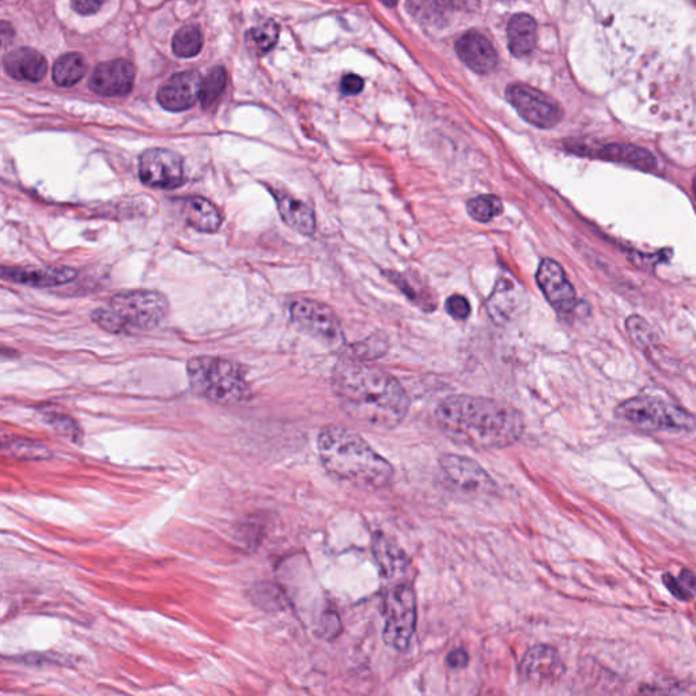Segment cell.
<instances>
[{
    "instance_id": "6da1fadb",
    "label": "cell",
    "mask_w": 696,
    "mask_h": 696,
    "mask_svg": "<svg viewBox=\"0 0 696 696\" xmlns=\"http://www.w3.org/2000/svg\"><path fill=\"white\" fill-rule=\"evenodd\" d=\"M332 388L343 411L360 426L392 430L406 419L410 399L387 371L355 360L338 363Z\"/></svg>"
},
{
    "instance_id": "7a4b0ae2",
    "label": "cell",
    "mask_w": 696,
    "mask_h": 696,
    "mask_svg": "<svg viewBox=\"0 0 696 696\" xmlns=\"http://www.w3.org/2000/svg\"><path fill=\"white\" fill-rule=\"evenodd\" d=\"M435 421L454 442L478 451L514 445L524 432L523 415L509 404L479 396H451L438 404Z\"/></svg>"
},
{
    "instance_id": "3957f363",
    "label": "cell",
    "mask_w": 696,
    "mask_h": 696,
    "mask_svg": "<svg viewBox=\"0 0 696 696\" xmlns=\"http://www.w3.org/2000/svg\"><path fill=\"white\" fill-rule=\"evenodd\" d=\"M317 448L327 473L352 486L381 490L395 478L392 464L348 427H324Z\"/></svg>"
},
{
    "instance_id": "277c9868",
    "label": "cell",
    "mask_w": 696,
    "mask_h": 696,
    "mask_svg": "<svg viewBox=\"0 0 696 696\" xmlns=\"http://www.w3.org/2000/svg\"><path fill=\"white\" fill-rule=\"evenodd\" d=\"M169 301L152 290H127L115 294L107 306L91 313V320L110 334H140L163 323Z\"/></svg>"
},
{
    "instance_id": "5b68a950",
    "label": "cell",
    "mask_w": 696,
    "mask_h": 696,
    "mask_svg": "<svg viewBox=\"0 0 696 696\" xmlns=\"http://www.w3.org/2000/svg\"><path fill=\"white\" fill-rule=\"evenodd\" d=\"M188 377L193 392L213 403L234 406L251 396L243 368L223 358H192L188 362Z\"/></svg>"
},
{
    "instance_id": "8992f818",
    "label": "cell",
    "mask_w": 696,
    "mask_h": 696,
    "mask_svg": "<svg viewBox=\"0 0 696 696\" xmlns=\"http://www.w3.org/2000/svg\"><path fill=\"white\" fill-rule=\"evenodd\" d=\"M617 415L646 431H689L696 421L675 404L654 398H634L620 404Z\"/></svg>"
},
{
    "instance_id": "52a82bcc",
    "label": "cell",
    "mask_w": 696,
    "mask_h": 696,
    "mask_svg": "<svg viewBox=\"0 0 696 696\" xmlns=\"http://www.w3.org/2000/svg\"><path fill=\"white\" fill-rule=\"evenodd\" d=\"M417 596L406 582L395 585L384 597V642L390 648L406 651L417 628Z\"/></svg>"
},
{
    "instance_id": "ba28073f",
    "label": "cell",
    "mask_w": 696,
    "mask_h": 696,
    "mask_svg": "<svg viewBox=\"0 0 696 696\" xmlns=\"http://www.w3.org/2000/svg\"><path fill=\"white\" fill-rule=\"evenodd\" d=\"M290 316L296 328L329 348L345 340L339 318L332 307L316 299L301 298L291 304Z\"/></svg>"
},
{
    "instance_id": "9c48e42d",
    "label": "cell",
    "mask_w": 696,
    "mask_h": 696,
    "mask_svg": "<svg viewBox=\"0 0 696 696\" xmlns=\"http://www.w3.org/2000/svg\"><path fill=\"white\" fill-rule=\"evenodd\" d=\"M506 99L524 120L537 129H554L562 121V107L556 99L532 86L513 83L507 86Z\"/></svg>"
},
{
    "instance_id": "30bf717a",
    "label": "cell",
    "mask_w": 696,
    "mask_h": 696,
    "mask_svg": "<svg viewBox=\"0 0 696 696\" xmlns=\"http://www.w3.org/2000/svg\"><path fill=\"white\" fill-rule=\"evenodd\" d=\"M140 177L155 190H176L187 182L182 155L168 149L146 150L140 160Z\"/></svg>"
},
{
    "instance_id": "8fae6325",
    "label": "cell",
    "mask_w": 696,
    "mask_h": 696,
    "mask_svg": "<svg viewBox=\"0 0 696 696\" xmlns=\"http://www.w3.org/2000/svg\"><path fill=\"white\" fill-rule=\"evenodd\" d=\"M440 465L446 479L460 490L479 495L495 493L496 484L493 478L475 460L449 453L441 457Z\"/></svg>"
},
{
    "instance_id": "7c38bea8",
    "label": "cell",
    "mask_w": 696,
    "mask_h": 696,
    "mask_svg": "<svg viewBox=\"0 0 696 696\" xmlns=\"http://www.w3.org/2000/svg\"><path fill=\"white\" fill-rule=\"evenodd\" d=\"M568 151L578 155H589L600 160L611 161V162L625 163L639 171H650L657 168V160L649 150L634 144L611 143L596 149L587 141L570 140L565 141Z\"/></svg>"
},
{
    "instance_id": "4fadbf2b",
    "label": "cell",
    "mask_w": 696,
    "mask_h": 696,
    "mask_svg": "<svg viewBox=\"0 0 696 696\" xmlns=\"http://www.w3.org/2000/svg\"><path fill=\"white\" fill-rule=\"evenodd\" d=\"M565 673V665L556 649L548 645H536L529 649L520 664V676L532 686H548L556 683Z\"/></svg>"
},
{
    "instance_id": "5bb4252c",
    "label": "cell",
    "mask_w": 696,
    "mask_h": 696,
    "mask_svg": "<svg viewBox=\"0 0 696 696\" xmlns=\"http://www.w3.org/2000/svg\"><path fill=\"white\" fill-rule=\"evenodd\" d=\"M537 285L551 306L560 313H571L577 305V294L565 271L556 260L543 259L536 274Z\"/></svg>"
},
{
    "instance_id": "9a60e30c",
    "label": "cell",
    "mask_w": 696,
    "mask_h": 696,
    "mask_svg": "<svg viewBox=\"0 0 696 696\" xmlns=\"http://www.w3.org/2000/svg\"><path fill=\"white\" fill-rule=\"evenodd\" d=\"M202 82L198 71L179 72L161 86L158 102L171 112L190 109L201 99Z\"/></svg>"
},
{
    "instance_id": "2e32d148",
    "label": "cell",
    "mask_w": 696,
    "mask_h": 696,
    "mask_svg": "<svg viewBox=\"0 0 696 696\" xmlns=\"http://www.w3.org/2000/svg\"><path fill=\"white\" fill-rule=\"evenodd\" d=\"M134 80V66L129 60L116 59L102 63L94 70L90 78V88L101 96H127L132 90Z\"/></svg>"
},
{
    "instance_id": "e0dca14e",
    "label": "cell",
    "mask_w": 696,
    "mask_h": 696,
    "mask_svg": "<svg viewBox=\"0 0 696 696\" xmlns=\"http://www.w3.org/2000/svg\"><path fill=\"white\" fill-rule=\"evenodd\" d=\"M456 52L462 63L478 74H488L498 66V55L493 44L483 35L473 30L457 40Z\"/></svg>"
},
{
    "instance_id": "ac0fdd59",
    "label": "cell",
    "mask_w": 696,
    "mask_h": 696,
    "mask_svg": "<svg viewBox=\"0 0 696 696\" xmlns=\"http://www.w3.org/2000/svg\"><path fill=\"white\" fill-rule=\"evenodd\" d=\"M3 278L33 287H54L66 285L77 276V271L68 267H3Z\"/></svg>"
},
{
    "instance_id": "d6986e66",
    "label": "cell",
    "mask_w": 696,
    "mask_h": 696,
    "mask_svg": "<svg viewBox=\"0 0 696 696\" xmlns=\"http://www.w3.org/2000/svg\"><path fill=\"white\" fill-rule=\"evenodd\" d=\"M5 70L14 79L38 82L47 72V60L32 48H18L5 55Z\"/></svg>"
},
{
    "instance_id": "ffe728a7",
    "label": "cell",
    "mask_w": 696,
    "mask_h": 696,
    "mask_svg": "<svg viewBox=\"0 0 696 696\" xmlns=\"http://www.w3.org/2000/svg\"><path fill=\"white\" fill-rule=\"evenodd\" d=\"M283 222L299 234L313 235L316 232L315 211L309 204L288 193H274Z\"/></svg>"
},
{
    "instance_id": "44dd1931",
    "label": "cell",
    "mask_w": 696,
    "mask_h": 696,
    "mask_svg": "<svg viewBox=\"0 0 696 696\" xmlns=\"http://www.w3.org/2000/svg\"><path fill=\"white\" fill-rule=\"evenodd\" d=\"M185 222L202 233H215L221 227L223 216L215 204L202 196H191L182 202Z\"/></svg>"
},
{
    "instance_id": "7402d4cb",
    "label": "cell",
    "mask_w": 696,
    "mask_h": 696,
    "mask_svg": "<svg viewBox=\"0 0 696 696\" xmlns=\"http://www.w3.org/2000/svg\"><path fill=\"white\" fill-rule=\"evenodd\" d=\"M373 554L384 578H396L409 568V557L381 532L374 535Z\"/></svg>"
},
{
    "instance_id": "603a6c76",
    "label": "cell",
    "mask_w": 696,
    "mask_h": 696,
    "mask_svg": "<svg viewBox=\"0 0 696 696\" xmlns=\"http://www.w3.org/2000/svg\"><path fill=\"white\" fill-rule=\"evenodd\" d=\"M507 41L514 57H528L537 41V24L528 14H517L507 25Z\"/></svg>"
},
{
    "instance_id": "cb8c5ba5",
    "label": "cell",
    "mask_w": 696,
    "mask_h": 696,
    "mask_svg": "<svg viewBox=\"0 0 696 696\" xmlns=\"http://www.w3.org/2000/svg\"><path fill=\"white\" fill-rule=\"evenodd\" d=\"M407 8L421 24L442 26L459 8V0H407Z\"/></svg>"
},
{
    "instance_id": "d4e9b609",
    "label": "cell",
    "mask_w": 696,
    "mask_h": 696,
    "mask_svg": "<svg viewBox=\"0 0 696 696\" xmlns=\"http://www.w3.org/2000/svg\"><path fill=\"white\" fill-rule=\"evenodd\" d=\"M86 70H88V65L82 55H63L54 66L55 83L62 88H71L85 77Z\"/></svg>"
},
{
    "instance_id": "484cf974",
    "label": "cell",
    "mask_w": 696,
    "mask_h": 696,
    "mask_svg": "<svg viewBox=\"0 0 696 696\" xmlns=\"http://www.w3.org/2000/svg\"><path fill=\"white\" fill-rule=\"evenodd\" d=\"M390 279L406 294L410 301L415 302L419 306L426 310H432L435 307V299L431 296V290L426 286L421 285V280L414 282L410 276L403 274L388 273Z\"/></svg>"
},
{
    "instance_id": "4316f807",
    "label": "cell",
    "mask_w": 696,
    "mask_h": 696,
    "mask_svg": "<svg viewBox=\"0 0 696 696\" xmlns=\"http://www.w3.org/2000/svg\"><path fill=\"white\" fill-rule=\"evenodd\" d=\"M203 35L199 27L187 25L174 35L171 48L179 57H193L202 51Z\"/></svg>"
},
{
    "instance_id": "83f0119b",
    "label": "cell",
    "mask_w": 696,
    "mask_h": 696,
    "mask_svg": "<svg viewBox=\"0 0 696 696\" xmlns=\"http://www.w3.org/2000/svg\"><path fill=\"white\" fill-rule=\"evenodd\" d=\"M5 453L13 459L19 460H44L51 457V452L43 443L36 441L25 440V438H14L10 442L3 446Z\"/></svg>"
},
{
    "instance_id": "f1b7e54d",
    "label": "cell",
    "mask_w": 696,
    "mask_h": 696,
    "mask_svg": "<svg viewBox=\"0 0 696 696\" xmlns=\"http://www.w3.org/2000/svg\"><path fill=\"white\" fill-rule=\"evenodd\" d=\"M467 211L471 218L475 219L476 222L487 223L504 213V204L498 196L481 195L468 202Z\"/></svg>"
},
{
    "instance_id": "f546056e",
    "label": "cell",
    "mask_w": 696,
    "mask_h": 696,
    "mask_svg": "<svg viewBox=\"0 0 696 696\" xmlns=\"http://www.w3.org/2000/svg\"><path fill=\"white\" fill-rule=\"evenodd\" d=\"M227 75L223 68H213L202 82L201 101L203 108H211L224 91Z\"/></svg>"
},
{
    "instance_id": "4dcf8cb0",
    "label": "cell",
    "mask_w": 696,
    "mask_h": 696,
    "mask_svg": "<svg viewBox=\"0 0 696 696\" xmlns=\"http://www.w3.org/2000/svg\"><path fill=\"white\" fill-rule=\"evenodd\" d=\"M252 43L256 47L257 51L265 54L275 47L279 38V26L275 21H267L259 26L254 27L249 32Z\"/></svg>"
},
{
    "instance_id": "1f68e13d",
    "label": "cell",
    "mask_w": 696,
    "mask_h": 696,
    "mask_svg": "<svg viewBox=\"0 0 696 696\" xmlns=\"http://www.w3.org/2000/svg\"><path fill=\"white\" fill-rule=\"evenodd\" d=\"M46 421L62 437L68 438L71 442L79 443L82 440V431L77 421L70 417L59 414L46 415Z\"/></svg>"
},
{
    "instance_id": "d6a6232c",
    "label": "cell",
    "mask_w": 696,
    "mask_h": 696,
    "mask_svg": "<svg viewBox=\"0 0 696 696\" xmlns=\"http://www.w3.org/2000/svg\"><path fill=\"white\" fill-rule=\"evenodd\" d=\"M445 309L451 317H453L457 321H464L470 317L471 305L465 296H460V294H454V296H449L445 302Z\"/></svg>"
},
{
    "instance_id": "836d02e7",
    "label": "cell",
    "mask_w": 696,
    "mask_h": 696,
    "mask_svg": "<svg viewBox=\"0 0 696 696\" xmlns=\"http://www.w3.org/2000/svg\"><path fill=\"white\" fill-rule=\"evenodd\" d=\"M627 328H628L629 337H631L635 342H645L646 337L649 335L648 324L645 323V320L637 317V316L629 317L628 321H627Z\"/></svg>"
},
{
    "instance_id": "e575fe53",
    "label": "cell",
    "mask_w": 696,
    "mask_h": 696,
    "mask_svg": "<svg viewBox=\"0 0 696 696\" xmlns=\"http://www.w3.org/2000/svg\"><path fill=\"white\" fill-rule=\"evenodd\" d=\"M662 581L667 585L668 590H670L676 598H679V600H690V598H691V592L687 590L683 582L679 581V579H676L675 577L670 576V574H665Z\"/></svg>"
},
{
    "instance_id": "d590c367",
    "label": "cell",
    "mask_w": 696,
    "mask_h": 696,
    "mask_svg": "<svg viewBox=\"0 0 696 696\" xmlns=\"http://www.w3.org/2000/svg\"><path fill=\"white\" fill-rule=\"evenodd\" d=\"M363 85L365 83H363L362 78L354 74L346 75V77H343L342 83H340L343 93L348 94V96L359 94L363 90Z\"/></svg>"
},
{
    "instance_id": "8d00e7d4",
    "label": "cell",
    "mask_w": 696,
    "mask_h": 696,
    "mask_svg": "<svg viewBox=\"0 0 696 696\" xmlns=\"http://www.w3.org/2000/svg\"><path fill=\"white\" fill-rule=\"evenodd\" d=\"M104 0H71L72 8L82 16H91L101 8Z\"/></svg>"
},
{
    "instance_id": "74e56055",
    "label": "cell",
    "mask_w": 696,
    "mask_h": 696,
    "mask_svg": "<svg viewBox=\"0 0 696 696\" xmlns=\"http://www.w3.org/2000/svg\"><path fill=\"white\" fill-rule=\"evenodd\" d=\"M468 662H470V656L464 649H454L446 657V664L453 670H462L467 667Z\"/></svg>"
},
{
    "instance_id": "f35d334b",
    "label": "cell",
    "mask_w": 696,
    "mask_h": 696,
    "mask_svg": "<svg viewBox=\"0 0 696 696\" xmlns=\"http://www.w3.org/2000/svg\"><path fill=\"white\" fill-rule=\"evenodd\" d=\"M680 581L683 582L684 587H687L689 592L696 593V576L691 571H681Z\"/></svg>"
},
{
    "instance_id": "ab89813d",
    "label": "cell",
    "mask_w": 696,
    "mask_h": 696,
    "mask_svg": "<svg viewBox=\"0 0 696 696\" xmlns=\"http://www.w3.org/2000/svg\"><path fill=\"white\" fill-rule=\"evenodd\" d=\"M384 5H387L388 7H395L396 3H398V0H381Z\"/></svg>"
},
{
    "instance_id": "60d3db41",
    "label": "cell",
    "mask_w": 696,
    "mask_h": 696,
    "mask_svg": "<svg viewBox=\"0 0 696 696\" xmlns=\"http://www.w3.org/2000/svg\"><path fill=\"white\" fill-rule=\"evenodd\" d=\"M694 193H695V198H696V177L694 179Z\"/></svg>"
},
{
    "instance_id": "b9f144b4",
    "label": "cell",
    "mask_w": 696,
    "mask_h": 696,
    "mask_svg": "<svg viewBox=\"0 0 696 696\" xmlns=\"http://www.w3.org/2000/svg\"><path fill=\"white\" fill-rule=\"evenodd\" d=\"M692 2H694V5H696V0H692Z\"/></svg>"
},
{
    "instance_id": "7bdbcfd3",
    "label": "cell",
    "mask_w": 696,
    "mask_h": 696,
    "mask_svg": "<svg viewBox=\"0 0 696 696\" xmlns=\"http://www.w3.org/2000/svg\"><path fill=\"white\" fill-rule=\"evenodd\" d=\"M695 639H696V631H695Z\"/></svg>"
}]
</instances>
